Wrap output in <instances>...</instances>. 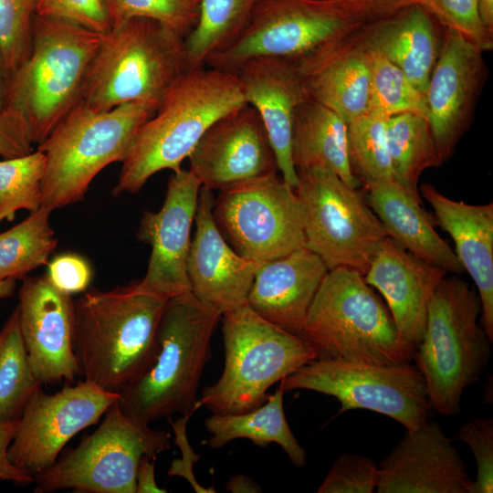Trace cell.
Wrapping results in <instances>:
<instances>
[{
    "mask_svg": "<svg viewBox=\"0 0 493 493\" xmlns=\"http://www.w3.org/2000/svg\"><path fill=\"white\" fill-rule=\"evenodd\" d=\"M168 299L137 280L109 290L90 288L74 300V351L84 380L119 394L142 374Z\"/></svg>",
    "mask_w": 493,
    "mask_h": 493,
    "instance_id": "obj_1",
    "label": "cell"
},
{
    "mask_svg": "<svg viewBox=\"0 0 493 493\" xmlns=\"http://www.w3.org/2000/svg\"><path fill=\"white\" fill-rule=\"evenodd\" d=\"M245 104L235 73L210 67L185 70L135 133L112 194L137 193L156 173L182 169L206 130Z\"/></svg>",
    "mask_w": 493,
    "mask_h": 493,
    "instance_id": "obj_2",
    "label": "cell"
},
{
    "mask_svg": "<svg viewBox=\"0 0 493 493\" xmlns=\"http://www.w3.org/2000/svg\"><path fill=\"white\" fill-rule=\"evenodd\" d=\"M221 316L192 292L170 298L160 319L151 364L119 393L121 410L147 424L176 414L193 415Z\"/></svg>",
    "mask_w": 493,
    "mask_h": 493,
    "instance_id": "obj_3",
    "label": "cell"
},
{
    "mask_svg": "<svg viewBox=\"0 0 493 493\" xmlns=\"http://www.w3.org/2000/svg\"><path fill=\"white\" fill-rule=\"evenodd\" d=\"M76 24L35 16L31 48L9 77L5 107L41 143L79 102L103 36Z\"/></svg>",
    "mask_w": 493,
    "mask_h": 493,
    "instance_id": "obj_4",
    "label": "cell"
},
{
    "mask_svg": "<svg viewBox=\"0 0 493 493\" xmlns=\"http://www.w3.org/2000/svg\"><path fill=\"white\" fill-rule=\"evenodd\" d=\"M299 337L320 360L392 365L411 362L414 356L373 288L361 273L344 267L324 277Z\"/></svg>",
    "mask_w": 493,
    "mask_h": 493,
    "instance_id": "obj_5",
    "label": "cell"
},
{
    "mask_svg": "<svg viewBox=\"0 0 493 493\" xmlns=\"http://www.w3.org/2000/svg\"><path fill=\"white\" fill-rule=\"evenodd\" d=\"M479 296L458 276H446L428 304L423 337L413 360L422 373L433 410L460 412L465 389L478 382L491 359V343L479 323Z\"/></svg>",
    "mask_w": 493,
    "mask_h": 493,
    "instance_id": "obj_6",
    "label": "cell"
},
{
    "mask_svg": "<svg viewBox=\"0 0 493 493\" xmlns=\"http://www.w3.org/2000/svg\"><path fill=\"white\" fill-rule=\"evenodd\" d=\"M185 70L184 37L156 20L134 17L103 36L79 103L98 112L129 102L157 110Z\"/></svg>",
    "mask_w": 493,
    "mask_h": 493,
    "instance_id": "obj_7",
    "label": "cell"
},
{
    "mask_svg": "<svg viewBox=\"0 0 493 493\" xmlns=\"http://www.w3.org/2000/svg\"><path fill=\"white\" fill-rule=\"evenodd\" d=\"M225 350L219 379L201 392L194 411L235 414L263 404L276 383L316 359L312 347L259 316L247 304L222 314Z\"/></svg>",
    "mask_w": 493,
    "mask_h": 493,
    "instance_id": "obj_8",
    "label": "cell"
},
{
    "mask_svg": "<svg viewBox=\"0 0 493 493\" xmlns=\"http://www.w3.org/2000/svg\"><path fill=\"white\" fill-rule=\"evenodd\" d=\"M155 111L143 102L104 112L78 103L37 145L46 158L42 205L52 212L82 201L93 179L122 161L135 133Z\"/></svg>",
    "mask_w": 493,
    "mask_h": 493,
    "instance_id": "obj_9",
    "label": "cell"
},
{
    "mask_svg": "<svg viewBox=\"0 0 493 493\" xmlns=\"http://www.w3.org/2000/svg\"><path fill=\"white\" fill-rule=\"evenodd\" d=\"M170 438L168 432L125 414L116 401L92 434L35 477V492L135 493L142 457L169 450Z\"/></svg>",
    "mask_w": 493,
    "mask_h": 493,
    "instance_id": "obj_10",
    "label": "cell"
},
{
    "mask_svg": "<svg viewBox=\"0 0 493 493\" xmlns=\"http://www.w3.org/2000/svg\"><path fill=\"white\" fill-rule=\"evenodd\" d=\"M362 26L340 0H257L237 40L208 58L205 65L234 73L244 63L260 58L298 64Z\"/></svg>",
    "mask_w": 493,
    "mask_h": 493,
    "instance_id": "obj_11",
    "label": "cell"
},
{
    "mask_svg": "<svg viewBox=\"0 0 493 493\" xmlns=\"http://www.w3.org/2000/svg\"><path fill=\"white\" fill-rule=\"evenodd\" d=\"M298 176L304 247L329 270L344 267L364 276L387 236L367 199L327 169L298 172Z\"/></svg>",
    "mask_w": 493,
    "mask_h": 493,
    "instance_id": "obj_12",
    "label": "cell"
},
{
    "mask_svg": "<svg viewBox=\"0 0 493 493\" xmlns=\"http://www.w3.org/2000/svg\"><path fill=\"white\" fill-rule=\"evenodd\" d=\"M284 392L309 390L335 397L336 415L356 409L376 412L414 431L434 412L425 379L411 362L392 365L315 359L282 379Z\"/></svg>",
    "mask_w": 493,
    "mask_h": 493,
    "instance_id": "obj_13",
    "label": "cell"
},
{
    "mask_svg": "<svg viewBox=\"0 0 493 493\" xmlns=\"http://www.w3.org/2000/svg\"><path fill=\"white\" fill-rule=\"evenodd\" d=\"M213 217L231 247L257 265L304 246L300 202L278 173L219 190Z\"/></svg>",
    "mask_w": 493,
    "mask_h": 493,
    "instance_id": "obj_14",
    "label": "cell"
},
{
    "mask_svg": "<svg viewBox=\"0 0 493 493\" xmlns=\"http://www.w3.org/2000/svg\"><path fill=\"white\" fill-rule=\"evenodd\" d=\"M119 397L85 380L52 394L40 385L18 419L7 451L9 460L36 477L57 461L74 435L96 424Z\"/></svg>",
    "mask_w": 493,
    "mask_h": 493,
    "instance_id": "obj_15",
    "label": "cell"
},
{
    "mask_svg": "<svg viewBox=\"0 0 493 493\" xmlns=\"http://www.w3.org/2000/svg\"><path fill=\"white\" fill-rule=\"evenodd\" d=\"M201 186L189 170L173 172L162 208L143 213L137 238L152 247L144 289L166 299L191 292L186 265Z\"/></svg>",
    "mask_w": 493,
    "mask_h": 493,
    "instance_id": "obj_16",
    "label": "cell"
},
{
    "mask_svg": "<svg viewBox=\"0 0 493 493\" xmlns=\"http://www.w3.org/2000/svg\"><path fill=\"white\" fill-rule=\"evenodd\" d=\"M20 329L31 369L41 384L72 383L80 374L74 351V300L47 274L26 277L19 288Z\"/></svg>",
    "mask_w": 493,
    "mask_h": 493,
    "instance_id": "obj_17",
    "label": "cell"
},
{
    "mask_svg": "<svg viewBox=\"0 0 493 493\" xmlns=\"http://www.w3.org/2000/svg\"><path fill=\"white\" fill-rule=\"evenodd\" d=\"M188 159L189 171L210 190L279 172L264 123L249 104L215 121Z\"/></svg>",
    "mask_w": 493,
    "mask_h": 493,
    "instance_id": "obj_18",
    "label": "cell"
},
{
    "mask_svg": "<svg viewBox=\"0 0 493 493\" xmlns=\"http://www.w3.org/2000/svg\"><path fill=\"white\" fill-rule=\"evenodd\" d=\"M483 51L446 29L425 92L432 135L441 165L467 131L485 78Z\"/></svg>",
    "mask_w": 493,
    "mask_h": 493,
    "instance_id": "obj_19",
    "label": "cell"
},
{
    "mask_svg": "<svg viewBox=\"0 0 493 493\" xmlns=\"http://www.w3.org/2000/svg\"><path fill=\"white\" fill-rule=\"evenodd\" d=\"M473 480L457 449L431 419L401 440L378 466V493H470Z\"/></svg>",
    "mask_w": 493,
    "mask_h": 493,
    "instance_id": "obj_20",
    "label": "cell"
},
{
    "mask_svg": "<svg viewBox=\"0 0 493 493\" xmlns=\"http://www.w3.org/2000/svg\"><path fill=\"white\" fill-rule=\"evenodd\" d=\"M213 190L201 186L187 258L191 292L221 315L246 304L257 264L237 254L213 217Z\"/></svg>",
    "mask_w": 493,
    "mask_h": 493,
    "instance_id": "obj_21",
    "label": "cell"
},
{
    "mask_svg": "<svg viewBox=\"0 0 493 493\" xmlns=\"http://www.w3.org/2000/svg\"><path fill=\"white\" fill-rule=\"evenodd\" d=\"M246 104L259 114L274 150L278 171L294 189L299 176L291 158L293 125L309 95L293 62L269 58L249 60L234 72Z\"/></svg>",
    "mask_w": 493,
    "mask_h": 493,
    "instance_id": "obj_22",
    "label": "cell"
},
{
    "mask_svg": "<svg viewBox=\"0 0 493 493\" xmlns=\"http://www.w3.org/2000/svg\"><path fill=\"white\" fill-rule=\"evenodd\" d=\"M447 274L386 236L363 276L384 298L402 340L414 352L424 334L431 297Z\"/></svg>",
    "mask_w": 493,
    "mask_h": 493,
    "instance_id": "obj_23",
    "label": "cell"
},
{
    "mask_svg": "<svg viewBox=\"0 0 493 493\" xmlns=\"http://www.w3.org/2000/svg\"><path fill=\"white\" fill-rule=\"evenodd\" d=\"M419 193L434 209L437 225L452 237L455 254L476 285L481 302L479 323L493 341V203L456 201L428 183Z\"/></svg>",
    "mask_w": 493,
    "mask_h": 493,
    "instance_id": "obj_24",
    "label": "cell"
},
{
    "mask_svg": "<svg viewBox=\"0 0 493 493\" xmlns=\"http://www.w3.org/2000/svg\"><path fill=\"white\" fill-rule=\"evenodd\" d=\"M328 271L322 259L304 246L259 264L246 304L267 321L299 336Z\"/></svg>",
    "mask_w": 493,
    "mask_h": 493,
    "instance_id": "obj_25",
    "label": "cell"
},
{
    "mask_svg": "<svg viewBox=\"0 0 493 493\" xmlns=\"http://www.w3.org/2000/svg\"><path fill=\"white\" fill-rule=\"evenodd\" d=\"M357 31L296 64L309 97L337 113L347 124L369 111L371 105L370 58Z\"/></svg>",
    "mask_w": 493,
    "mask_h": 493,
    "instance_id": "obj_26",
    "label": "cell"
},
{
    "mask_svg": "<svg viewBox=\"0 0 493 493\" xmlns=\"http://www.w3.org/2000/svg\"><path fill=\"white\" fill-rule=\"evenodd\" d=\"M365 188L368 204L387 236L409 253L447 273H464L455 251L435 231V217L422 207V202L394 181L373 184Z\"/></svg>",
    "mask_w": 493,
    "mask_h": 493,
    "instance_id": "obj_27",
    "label": "cell"
},
{
    "mask_svg": "<svg viewBox=\"0 0 493 493\" xmlns=\"http://www.w3.org/2000/svg\"><path fill=\"white\" fill-rule=\"evenodd\" d=\"M357 35L425 94L440 49L433 17L422 6L413 4L393 16L364 25Z\"/></svg>",
    "mask_w": 493,
    "mask_h": 493,
    "instance_id": "obj_28",
    "label": "cell"
},
{
    "mask_svg": "<svg viewBox=\"0 0 493 493\" xmlns=\"http://www.w3.org/2000/svg\"><path fill=\"white\" fill-rule=\"evenodd\" d=\"M291 158L298 172L323 168L347 185L362 184L351 172L347 149V123L337 113L309 98L299 108L293 125Z\"/></svg>",
    "mask_w": 493,
    "mask_h": 493,
    "instance_id": "obj_29",
    "label": "cell"
},
{
    "mask_svg": "<svg viewBox=\"0 0 493 493\" xmlns=\"http://www.w3.org/2000/svg\"><path fill=\"white\" fill-rule=\"evenodd\" d=\"M281 382L267 400L256 409L242 414H212L205 420V426L211 436L205 442L210 448L218 449L229 442L246 438L255 446L267 447L271 443L281 446L290 463L303 467L307 452L293 435L286 419Z\"/></svg>",
    "mask_w": 493,
    "mask_h": 493,
    "instance_id": "obj_30",
    "label": "cell"
},
{
    "mask_svg": "<svg viewBox=\"0 0 493 493\" xmlns=\"http://www.w3.org/2000/svg\"><path fill=\"white\" fill-rule=\"evenodd\" d=\"M386 135L393 181L422 202V173L441 165L428 120L414 113L392 116L386 121Z\"/></svg>",
    "mask_w": 493,
    "mask_h": 493,
    "instance_id": "obj_31",
    "label": "cell"
},
{
    "mask_svg": "<svg viewBox=\"0 0 493 493\" xmlns=\"http://www.w3.org/2000/svg\"><path fill=\"white\" fill-rule=\"evenodd\" d=\"M257 0H200L194 27L184 38L187 69L199 68L232 46L246 27Z\"/></svg>",
    "mask_w": 493,
    "mask_h": 493,
    "instance_id": "obj_32",
    "label": "cell"
},
{
    "mask_svg": "<svg viewBox=\"0 0 493 493\" xmlns=\"http://www.w3.org/2000/svg\"><path fill=\"white\" fill-rule=\"evenodd\" d=\"M51 211L42 205L23 221L0 233V280L24 279L47 265L58 245Z\"/></svg>",
    "mask_w": 493,
    "mask_h": 493,
    "instance_id": "obj_33",
    "label": "cell"
},
{
    "mask_svg": "<svg viewBox=\"0 0 493 493\" xmlns=\"http://www.w3.org/2000/svg\"><path fill=\"white\" fill-rule=\"evenodd\" d=\"M40 385L29 363L16 308L0 330V421L18 420Z\"/></svg>",
    "mask_w": 493,
    "mask_h": 493,
    "instance_id": "obj_34",
    "label": "cell"
},
{
    "mask_svg": "<svg viewBox=\"0 0 493 493\" xmlns=\"http://www.w3.org/2000/svg\"><path fill=\"white\" fill-rule=\"evenodd\" d=\"M387 119L369 110L347 124L350 166L364 187L393 181L386 135Z\"/></svg>",
    "mask_w": 493,
    "mask_h": 493,
    "instance_id": "obj_35",
    "label": "cell"
},
{
    "mask_svg": "<svg viewBox=\"0 0 493 493\" xmlns=\"http://www.w3.org/2000/svg\"><path fill=\"white\" fill-rule=\"evenodd\" d=\"M45 154L39 150L0 161V223L13 221L18 211L42 206Z\"/></svg>",
    "mask_w": 493,
    "mask_h": 493,
    "instance_id": "obj_36",
    "label": "cell"
},
{
    "mask_svg": "<svg viewBox=\"0 0 493 493\" xmlns=\"http://www.w3.org/2000/svg\"><path fill=\"white\" fill-rule=\"evenodd\" d=\"M364 46L368 50L371 64L369 110L386 118L402 113H414L427 119L425 94L418 90L401 69L379 51L365 44Z\"/></svg>",
    "mask_w": 493,
    "mask_h": 493,
    "instance_id": "obj_37",
    "label": "cell"
},
{
    "mask_svg": "<svg viewBox=\"0 0 493 493\" xmlns=\"http://www.w3.org/2000/svg\"><path fill=\"white\" fill-rule=\"evenodd\" d=\"M200 0H106L111 28L134 17L156 20L184 38L194 27Z\"/></svg>",
    "mask_w": 493,
    "mask_h": 493,
    "instance_id": "obj_38",
    "label": "cell"
},
{
    "mask_svg": "<svg viewBox=\"0 0 493 493\" xmlns=\"http://www.w3.org/2000/svg\"><path fill=\"white\" fill-rule=\"evenodd\" d=\"M34 0H0V51L9 77L29 55Z\"/></svg>",
    "mask_w": 493,
    "mask_h": 493,
    "instance_id": "obj_39",
    "label": "cell"
},
{
    "mask_svg": "<svg viewBox=\"0 0 493 493\" xmlns=\"http://www.w3.org/2000/svg\"><path fill=\"white\" fill-rule=\"evenodd\" d=\"M433 18L456 31L483 52L493 47V35L485 27L478 0H415Z\"/></svg>",
    "mask_w": 493,
    "mask_h": 493,
    "instance_id": "obj_40",
    "label": "cell"
},
{
    "mask_svg": "<svg viewBox=\"0 0 493 493\" xmlns=\"http://www.w3.org/2000/svg\"><path fill=\"white\" fill-rule=\"evenodd\" d=\"M378 466L368 456L344 453L327 473L318 493H372L376 491Z\"/></svg>",
    "mask_w": 493,
    "mask_h": 493,
    "instance_id": "obj_41",
    "label": "cell"
},
{
    "mask_svg": "<svg viewBox=\"0 0 493 493\" xmlns=\"http://www.w3.org/2000/svg\"><path fill=\"white\" fill-rule=\"evenodd\" d=\"M454 439L465 443L476 461L477 477L473 480L470 493H492L493 418L481 416L464 423L459 426Z\"/></svg>",
    "mask_w": 493,
    "mask_h": 493,
    "instance_id": "obj_42",
    "label": "cell"
},
{
    "mask_svg": "<svg viewBox=\"0 0 493 493\" xmlns=\"http://www.w3.org/2000/svg\"><path fill=\"white\" fill-rule=\"evenodd\" d=\"M35 14L106 34L111 29L106 0H34Z\"/></svg>",
    "mask_w": 493,
    "mask_h": 493,
    "instance_id": "obj_43",
    "label": "cell"
},
{
    "mask_svg": "<svg viewBox=\"0 0 493 493\" xmlns=\"http://www.w3.org/2000/svg\"><path fill=\"white\" fill-rule=\"evenodd\" d=\"M47 276L58 289L72 296L88 289L92 269L83 257L67 252L57 255L47 263Z\"/></svg>",
    "mask_w": 493,
    "mask_h": 493,
    "instance_id": "obj_44",
    "label": "cell"
},
{
    "mask_svg": "<svg viewBox=\"0 0 493 493\" xmlns=\"http://www.w3.org/2000/svg\"><path fill=\"white\" fill-rule=\"evenodd\" d=\"M192 415H179L174 421L168 417L171 426L174 433V440L182 452V457L172 461L168 475L170 477H180L187 480L195 492L198 493H215L214 488H205L202 486L194 475L193 467L200 456L196 455L191 447L186 433L188 420Z\"/></svg>",
    "mask_w": 493,
    "mask_h": 493,
    "instance_id": "obj_45",
    "label": "cell"
},
{
    "mask_svg": "<svg viewBox=\"0 0 493 493\" xmlns=\"http://www.w3.org/2000/svg\"><path fill=\"white\" fill-rule=\"evenodd\" d=\"M33 142L23 121L10 110L0 112V156L4 159L26 155Z\"/></svg>",
    "mask_w": 493,
    "mask_h": 493,
    "instance_id": "obj_46",
    "label": "cell"
},
{
    "mask_svg": "<svg viewBox=\"0 0 493 493\" xmlns=\"http://www.w3.org/2000/svg\"><path fill=\"white\" fill-rule=\"evenodd\" d=\"M349 16L362 26L386 18L415 4V0H340Z\"/></svg>",
    "mask_w": 493,
    "mask_h": 493,
    "instance_id": "obj_47",
    "label": "cell"
},
{
    "mask_svg": "<svg viewBox=\"0 0 493 493\" xmlns=\"http://www.w3.org/2000/svg\"><path fill=\"white\" fill-rule=\"evenodd\" d=\"M17 424L18 420L0 421V479L21 485H29L35 482V477L13 465L7 454Z\"/></svg>",
    "mask_w": 493,
    "mask_h": 493,
    "instance_id": "obj_48",
    "label": "cell"
},
{
    "mask_svg": "<svg viewBox=\"0 0 493 493\" xmlns=\"http://www.w3.org/2000/svg\"><path fill=\"white\" fill-rule=\"evenodd\" d=\"M156 458L143 456L139 463L136 479L135 493H165L167 490L160 488L154 476V461Z\"/></svg>",
    "mask_w": 493,
    "mask_h": 493,
    "instance_id": "obj_49",
    "label": "cell"
},
{
    "mask_svg": "<svg viewBox=\"0 0 493 493\" xmlns=\"http://www.w3.org/2000/svg\"><path fill=\"white\" fill-rule=\"evenodd\" d=\"M226 490L233 493H257L262 491L256 481L242 474L231 476L226 484Z\"/></svg>",
    "mask_w": 493,
    "mask_h": 493,
    "instance_id": "obj_50",
    "label": "cell"
},
{
    "mask_svg": "<svg viewBox=\"0 0 493 493\" xmlns=\"http://www.w3.org/2000/svg\"><path fill=\"white\" fill-rule=\"evenodd\" d=\"M481 20L489 33L493 35V0H478Z\"/></svg>",
    "mask_w": 493,
    "mask_h": 493,
    "instance_id": "obj_51",
    "label": "cell"
},
{
    "mask_svg": "<svg viewBox=\"0 0 493 493\" xmlns=\"http://www.w3.org/2000/svg\"><path fill=\"white\" fill-rule=\"evenodd\" d=\"M8 79L9 75L6 71L5 62L0 51V112L5 107Z\"/></svg>",
    "mask_w": 493,
    "mask_h": 493,
    "instance_id": "obj_52",
    "label": "cell"
},
{
    "mask_svg": "<svg viewBox=\"0 0 493 493\" xmlns=\"http://www.w3.org/2000/svg\"><path fill=\"white\" fill-rule=\"evenodd\" d=\"M16 281L14 279L0 280V299H7L14 295L16 285Z\"/></svg>",
    "mask_w": 493,
    "mask_h": 493,
    "instance_id": "obj_53",
    "label": "cell"
}]
</instances>
